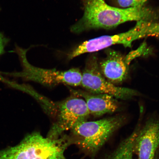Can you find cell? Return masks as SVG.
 Returning <instances> with one entry per match:
<instances>
[{"mask_svg":"<svg viewBox=\"0 0 159 159\" xmlns=\"http://www.w3.org/2000/svg\"><path fill=\"white\" fill-rule=\"evenodd\" d=\"M84 7L83 17L71 27L78 34L89 30L110 29L128 21H159L158 10L145 5L122 9L108 5L105 0H81Z\"/></svg>","mask_w":159,"mask_h":159,"instance_id":"cell-1","label":"cell"},{"mask_svg":"<svg viewBox=\"0 0 159 159\" xmlns=\"http://www.w3.org/2000/svg\"><path fill=\"white\" fill-rule=\"evenodd\" d=\"M126 118L123 115L79 123L67 136L71 144H75L85 154L94 156L114 133L122 127Z\"/></svg>","mask_w":159,"mask_h":159,"instance_id":"cell-2","label":"cell"},{"mask_svg":"<svg viewBox=\"0 0 159 159\" xmlns=\"http://www.w3.org/2000/svg\"><path fill=\"white\" fill-rule=\"evenodd\" d=\"M67 136L51 139L33 132L16 146L0 150V159H68L65 151L71 144Z\"/></svg>","mask_w":159,"mask_h":159,"instance_id":"cell-3","label":"cell"},{"mask_svg":"<svg viewBox=\"0 0 159 159\" xmlns=\"http://www.w3.org/2000/svg\"><path fill=\"white\" fill-rule=\"evenodd\" d=\"M27 51L28 49H23L16 45L13 51L19 56L23 67V70L21 72H0V74L21 77L26 80L34 81L48 87H53L61 84L73 87L80 86L82 73L79 69L72 68L67 70L59 71L33 66L27 61Z\"/></svg>","mask_w":159,"mask_h":159,"instance_id":"cell-4","label":"cell"},{"mask_svg":"<svg viewBox=\"0 0 159 159\" xmlns=\"http://www.w3.org/2000/svg\"><path fill=\"white\" fill-rule=\"evenodd\" d=\"M81 85L93 94H107L116 99H130L140 95L134 89L116 86L109 82L101 72L97 54L92 53L87 59L82 73Z\"/></svg>","mask_w":159,"mask_h":159,"instance_id":"cell-5","label":"cell"},{"mask_svg":"<svg viewBox=\"0 0 159 159\" xmlns=\"http://www.w3.org/2000/svg\"><path fill=\"white\" fill-rule=\"evenodd\" d=\"M55 113L56 120L47 136L51 139L60 138L79 123L87 120L90 115L84 99L75 95L55 104Z\"/></svg>","mask_w":159,"mask_h":159,"instance_id":"cell-6","label":"cell"},{"mask_svg":"<svg viewBox=\"0 0 159 159\" xmlns=\"http://www.w3.org/2000/svg\"><path fill=\"white\" fill-rule=\"evenodd\" d=\"M159 149V120L149 119L140 128L135 139L134 153L137 159H156Z\"/></svg>","mask_w":159,"mask_h":159,"instance_id":"cell-7","label":"cell"},{"mask_svg":"<svg viewBox=\"0 0 159 159\" xmlns=\"http://www.w3.org/2000/svg\"><path fill=\"white\" fill-rule=\"evenodd\" d=\"M106 57L99 63L101 73L109 82L120 84L126 80L129 73L126 56L110 48L105 49Z\"/></svg>","mask_w":159,"mask_h":159,"instance_id":"cell-8","label":"cell"},{"mask_svg":"<svg viewBox=\"0 0 159 159\" xmlns=\"http://www.w3.org/2000/svg\"><path fill=\"white\" fill-rule=\"evenodd\" d=\"M73 94L82 97L86 103L90 115L99 117L105 114H112L118 110L116 98L107 94H93L81 90L70 89Z\"/></svg>","mask_w":159,"mask_h":159,"instance_id":"cell-9","label":"cell"},{"mask_svg":"<svg viewBox=\"0 0 159 159\" xmlns=\"http://www.w3.org/2000/svg\"><path fill=\"white\" fill-rule=\"evenodd\" d=\"M139 129L137 126L132 134L122 143L109 159H128L129 156L134 152L135 140Z\"/></svg>","mask_w":159,"mask_h":159,"instance_id":"cell-10","label":"cell"},{"mask_svg":"<svg viewBox=\"0 0 159 159\" xmlns=\"http://www.w3.org/2000/svg\"><path fill=\"white\" fill-rule=\"evenodd\" d=\"M148 0H115L116 7L122 9L130 8L146 5Z\"/></svg>","mask_w":159,"mask_h":159,"instance_id":"cell-11","label":"cell"},{"mask_svg":"<svg viewBox=\"0 0 159 159\" xmlns=\"http://www.w3.org/2000/svg\"><path fill=\"white\" fill-rule=\"evenodd\" d=\"M9 42L8 38L6 37L3 33H0V56L5 53V48Z\"/></svg>","mask_w":159,"mask_h":159,"instance_id":"cell-12","label":"cell"},{"mask_svg":"<svg viewBox=\"0 0 159 159\" xmlns=\"http://www.w3.org/2000/svg\"><path fill=\"white\" fill-rule=\"evenodd\" d=\"M134 152L132 153L129 156L128 159H134V158H133V155H134Z\"/></svg>","mask_w":159,"mask_h":159,"instance_id":"cell-13","label":"cell"}]
</instances>
